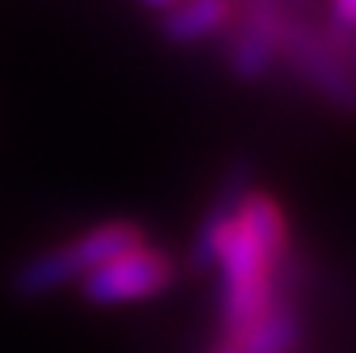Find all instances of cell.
Instances as JSON below:
<instances>
[{
    "label": "cell",
    "instance_id": "cell-1",
    "mask_svg": "<svg viewBox=\"0 0 356 353\" xmlns=\"http://www.w3.org/2000/svg\"><path fill=\"white\" fill-rule=\"evenodd\" d=\"M287 260V219L263 191H245L236 215L215 242L222 270V329L225 343L242 340L277 301V277Z\"/></svg>",
    "mask_w": 356,
    "mask_h": 353
},
{
    "label": "cell",
    "instance_id": "cell-2",
    "mask_svg": "<svg viewBox=\"0 0 356 353\" xmlns=\"http://www.w3.org/2000/svg\"><path fill=\"white\" fill-rule=\"evenodd\" d=\"M145 242L142 226L135 222H101L76 239H66L52 249L35 253L28 263H21V270L14 274V291L21 298H45L52 291H63L66 284H76L83 277H90L97 267H104L108 260L121 256L124 249Z\"/></svg>",
    "mask_w": 356,
    "mask_h": 353
},
{
    "label": "cell",
    "instance_id": "cell-3",
    "mask_svg": "<svg viewBox=\"0 0 356 353\" xmlns=\"http://www.w3.org/2000/svg\"><path fill=\"white\" fill-rule=\"evenodd\" d=\"M177 277V267L170 253L156 246H131L121 256L97 267L90 277L80 281V291L94 305H128V301H145L163 295Z\"/></svg>",
    "mask_w": 356,
    "mask_h": 353
},
{
    "label": "cell",
    "instance_id": "cell-4",
    "mask_svg": "<svg viewBox=\"0 0 356 353\" xmlns=\"http://www.w3.org/2000/svg\"><path fill=\"white\" fill-rule=\"evenodd\" d=\"M280 56L294 66V73L315 91L322 94L329 104L356 111V77L350 63L343 59V52L336 45L325 42L322 31H315L305 21H284L280 31Z\"/></svg>",
    "mask_w": 356,
    "mask_h": 353
},
{
    "label": "cell",
    "instance_id": "cell-5",
    "mask_svg": "<svg viewBox=\"0 0 356 353\" xmlns=\"http://www.w3.org/2000/svg\"><path fill=\"white\" fill-rule=\"evenodd\" d=\"M284 17L273 0H252L242 14V28L229 45V66L238 80H263L280 56Z\"/></svg>",
    "mask_w": 356,
    "mask_h": 353
},
{
    "label": "cell",
    "instance_id": "cell-6",
    "mask_svg": "<svg viewBox=\"0 0 356 353\" xmlns=\"http://www.w3.org/2000/svg\"><path fill=\"white\" fill-rule=\"evenodd\" d=\"M229 17H232L229 0H184L166 10L163 35L173 45H194V42H204L215 31H222L229 24Z\"/></svg>",
    "mask_w": 356,
    "mask_h": 353
},
{
    "label": "cell",
    "instance_id": "cell-7",
    "mask_svg": "<svg viewBox=\"0 0 356 353\" xmlns=\"http://www.w3.org/2000/svg\"><path fill=\"white\" fill-rule=\"evenodd\" d=\"M298 340H301L298 315H294V308L284 298H277L270 305V312L242 340H236V347L242 353H294Z\"/></svg>",
    "mask_w": 356,
    "mask_h": 353
},
{
    "label": "cell",
    "instance_id": "cell-8",
    "mask_svg": "<svg viewBox=\"0 0 356 353\" xmlns=\"http://www.w3.org/2000/svg\"><path fill=\"white\" fill-rule=\"evenodd\" d=\"M332 17L343 24V28H356V0H332Z\"/></svg>",
    "mask_w": 356,
    "mask_h": 353
},
{
    "label": "cell",
    "instance_id": "cell-9",
    "mask_svg": "<svg viewBox=\"0 0 356 353\" xmlns=\"http://www.w3.org/2000/svg\"><path fill=\"white\" fill-rule=\"evenodd\" d=\"M343 59L350 63V70H353V77H356V38L346 45V52H343Z\"/></svg>",
    "mask_w": 356,
    "mask_h": 353
},
{
    "label": "cell",
    "instance_id": "cell-10",
    "mask_svg": "<svg viewBox=\"0 0 356 353\" xmlns=\"http://www.w3.org/2000/svg\"><path fill=\"white\" fill-rule=\"evenodd\" d=\"M215 353H242V350H238L236 343H225V347H222V350H215Z\"/></svg>",
    "mask_w": 356,
    "mask_h": 353
},
{
    "label": "cell",
    "instance_id": "cell-11",
    "mask_svg": "<svg viewBox=\"0 0 356 353\" xmlns=\"http://www.w3.org/2000/svg\"><path fill=\"white\" fill-rule=\"evenodd\" d=\"M145 3H152V7H166V3H173V0H145Z\"/></svg>",
    "mask_w": 356,
    "mask_h": 353
}]
</instances>
